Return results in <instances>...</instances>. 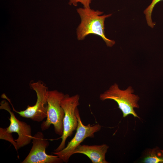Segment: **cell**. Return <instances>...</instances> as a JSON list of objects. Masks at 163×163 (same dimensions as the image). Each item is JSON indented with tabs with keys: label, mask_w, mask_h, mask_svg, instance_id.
Masks as SVG:
<instances>
[{
	"label": "cell",
	"mask_w": 163,
	"mask_h": 163,
	"mask_svg": "<svg viewBox=\"0 0 163 163\" xmlns=\"http://www.w3.org/2000/svg\"><path fill=\"white\" fill-rule=\"evenodd\" d=\"M142 161L144 163H163V150L158 148L149 150Z\"/></svg>",
	"instance_id": "10"
},
{
	"label": "cell",
	"mask_w": 163,
	"mask_h": 163,
	"mask_svg": "<svg viewBox=\"0 0 163 163\" xmlns=\"http://www.w3.org/2000/svg\"><path fill=\"white\" fill-rule=\"evenodd\" d=\"M109 148V146L106 144L94 145L80 144L75 149L73 154L85 155L93 163H108L105 157Z\"/></svg>",
	"instance_id": "9"
},
{
	"label": "cell",
	"mask_w": 163,
	"mask_h": 163,
	"mask_svg": "<svg viewBox=\"0 0 163 163\" xmlns=\"http://www.w3.org/2000/svg\"><path fill=\"white\" fill-rule=\"evenodd\" d=\"M65 94L56 90L49 91L47 117L46 120L41 124L42 131L48 129L53 125L55 133L61 136L62 135L64 112L61 102Z\"/></svg>",
	"instance_id": "4"
},
{
	"label": "cell",
	"mask_w": 163,
	"mask_h": 163,
	"mask_svg": "<svg viewBox=\"0 0 163 163\" xmlns=\"http://www.w3.org/2000/svg\"><path fill=\"white\" fill-rule=\"evenodd\" d=\"M77 11L81 18V23L76 29L77 37L79 40H84L90 34H94L101 37L107 46H112L115 41L107 38L105 34V19L112 14L101 15L103 12L94 10L90 8H79Z\"/></svg>",
	"instance_id": "1"
},
{
	"label": "cell",
	"mask_w": 163,
	"mask_h": 163,
	"mask_svg": "<svg viewBox=\"0 0 163 163\" xmlns=\"http://www.w3.org/2000/svg\"><path fill=\"white\" fill-rule=\"evenodd\" d=\"M92 0H69V4L70 5H73L75 6H77L78 3L80 2L83 6V8H90V4Z\"/></svg>",
	"instance_id": "13"
},
{
	"label": "cell",
	"mask_w": 163,
	"mask_h": 163,
	"mask_svg": "<svg viewBox=\"0 0 163 163\" xmlns=\"http://www.w3.org/2000/svg\"><path fill=\"white\" fill-rule=\"evenodd\" d=\"M32 146L26 158L21 163H60L63 161L57 155L47 154L46 149L49 145L48 141L43 133L38 132L33 136Z\"/></svg>",
	"instance_id": "7"
},
{
	"label": "cell",
	"mask_w": 163,
	"mask_h": 163,
	"mask_svg": "<svg viewBox=\"0 0 163 163\" xmlns=\"http://www.w3.org/2000/svg\"><path fill=\"white\" fill-rule=\"evenodd\" d=\"M75 114L78 125L74 136L63 149L58 152H53L66 163L69 161L71 156L74 154L75 149L86 138L94 137V133L99 131L101 128V126L98 124L94 125H91L90 124L84 125L81 120L77 107L75 110Z\"/></svg>",
	"instance_id": "6"
},
{
	"label": "cell",
	"mask_w": 163,
	"mask_h": 163,
	"mask_svg": "<svg viewBox=\"0 0 163 163\" xmlns=\"http://www.w3.org/2000/svg\"><path fill=\"white\" fill-rule=\"evenodd\" d=\"M30 87L36 93L37 101L34 105H28L24 110H16L11 103V100L5 94H2L1 97L8 101L11 105L13 111L19 114L20 116L30 119L34 121H42L47 117V100L49 91L46 85L40 81L30 83Z\"/></svg>",
	"instance_id": "2"
},
{
	"label": "cell",
	"mask_w": 163,
	"mask_h": 163,
	"mask_svg": "<svg viewBox=\"0 0 163 163\" xmlns=\"http://www.w3.org/2000/svg\"><path fill=\"white\" fill-rule=\"evenodd\" d=\"M134 92L131 86L125 90H121L119 88L118 85L115 83L108 90L101 94L99 98L102 101L110 99L116 101L123 113V117L131 114L134 117L139 118L134 110V108H139L138 101L139 97L133 94Z\"/></svg>",
	"instance_id": "3"
},
{
	"label": "cell",
	"mask_w": 163,
	"mask_h": 163,
	"mask_svg": "<svg viewBox=\"0 0 163 163\" xmlns=\"http://www.w3.org/2000/svg\"><path fill=\"white\" fill-rule=\"evenodd\" d=\"M0 139L9 142L14 146L16 150L18 151L16 142L13 137L12 133L8 132L6 128H0Z\"/></svg>",
	"instance_id": "12"
},
{
	"label": "cell",
	"mask_w": 163,
	"mask_h": 163,
	"mask_svg": "<svg viewBox=\"0 0 163 163\" xmlns=\"http://www.w3.org/2000/svg\"><path fill=\"white\" fill-rule=\"evenodd\" d=\"M163 0H152L150 4L145 9L144 13L145 16L147 24L151 27L153 28L155 24L153 23L152 19V14L154 8L158 2Z\"/></svg>",
	"instance_id": "11"
},
{
	"label": "cell",
	"mask_w": 163,
	"mask_h": 163,
	"mask_svg": "<svg viewBox=\"0 0 163 163\" xmlns=\"http://www.w3.org/2000/svg\"><path fill=\"white\" fill-rule=\"evenodd\" d=\"M79 98L80 96L78 94L71 96L66 94L61 101V106L64 112L63 133L60 137L55 139H61L62 141L59 146L54 150V152L60 151L65 147L66 142L67 138L71 136L74 131L77 129L78 121L75 114V110L79 105Z\"/></svg>",
	"instance_id": "5"
},
{
	"label": "cell",
	"mask_w": 163,
	"mask_h": 163,
	"mask_svg": "<svg viewBox=\"0 0 163 163\" xmlns=\"http://www.w3.org/2000/svg\"><path fill=\"white\" fill-rule=\"evenodd\" d=\"M0 104V109L7 111L10 115L9 118L10 124L6 128V131L11 133H16L18 134V138L15 139L17 150L29 144L32 140L33 137L30 126L16 118L11 111L9 103L5 100L1 101Z\"/></svg>",
	"instance_id": "8"
}]
</instances>
